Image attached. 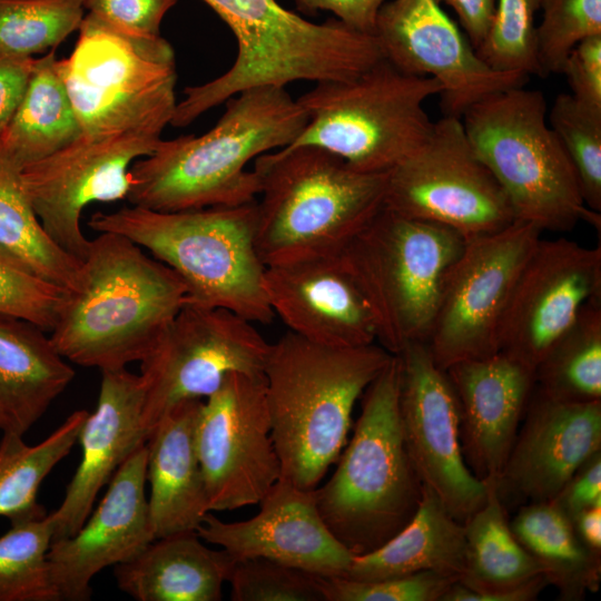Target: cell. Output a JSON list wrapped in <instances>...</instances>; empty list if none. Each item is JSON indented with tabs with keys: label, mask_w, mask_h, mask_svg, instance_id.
I'll use <instances>...</instances> for the list:
<instances>
[{
	"label": "cell",
	"mask_w": 601,
	"mask_h": 601,
	"mask_svg": "<svg viewBox=\"0 0 601 601\" xmlns=\"http://www.w3.org/2000/svg\"><path fill=\"white\" fill-rule=\"evenodd\" d=\"M58 69L83 136L160 138L176 101V59L159 36L119 30L88 13Z\"/></svg>",
	"instance_id": "9c48e42d"
},
{
	"label": "cell",
	"mask_w": 601,
	"mask_h": 601,
	"mask_svg": "<svg viewBox=\"0 0 601 601\" xmlns=\"http://www.w3.org/2000/svg\"><path fill=\"white\" fill-rule=\"evenodd\" d=\"M510 526L522 546L540 563L563 601L582 600L601 580V554L579 539L572 522L551 502L520 508Z\"/></svg>",
	"instance_id": "1f68e13d"
},
{
	"label": "cell",
	"mask_w": 601,
	"mask_h": 601,
	"mask_svg": "<svg viewBox=\"0 0 601 601\" xmlns=\"http://www.w3.org/2000/svg\"><path fill=\"white\" fill-rule=\"evenodd\" d=\"M395 356L398 414L411 462L422 483L464 523L484 504L487 484L464 461L455 392L425 342L411 343Z\"/></svg>",
	"instance_id": "2e32d148"
},
{
	"label": "cell",
	"mask_w": 601,
	"mask_h": 601,
	"mask_svg": "<svg viewBox=\"0 0 601 601\" xmlns=\"http://www.w3.org/2000/svg\"><path fill=\"white\" fill-rule=\"evenodd\" d=\"M550 502L570 521L582 510L601 505V451L589 457Z\"/></svg>",
	"instance_id": "bcb514c9"
},
{
	"label": "cell",
	"mask_w": 601,
	"mask_h": 601,
	"mask_svg": "<svg viewBox=\"0 0 601 601\" xmlns=\"http://www.w3.org/2000/svg\"><path fill=\"white\" fill-rule=\"evenodd\" d=\"M461 119L516 220L541 231H566L581 219L600 224L599 213L585 206L572 162L548 122L542 91L523 86L494 92Z\"/></svg>",
	"instance_id": "ba28073f"
},
{
	"label": "cell",
	"mask_w": 601,
	"mask_h": 601,
	"mask_svg": "<svg viewBox=\"0 0 601 601\" xmlns=\"http://www.w3.org/2000/svg\"><path fill=\"white\" fill-rule=\"evenodd\" d=\"M81 135L51 49L35 60L22 98L0 135V144L23 168L67 147Z\"/></svg>",
	"instance_id": "4dcf8cb0"
},
{
	"label": "cell",
	"mask_w": 601,
	"mask_h": 601,
	"mask_svg": "<svg viewBox=\"0 0 601 601\" xmlns=\"http://www.w3.org/2000/svg\"><path fill=\"white\" fill-rule=\"evenodd\" d=\"M387 0H296L297 8L307 12L325 10L349 28L374 36L376 19Z\"/></svg>",
	"instance_id": "7dc6e473"
},
{
	"label": "cell",
	"mask_w": 601,
	"mask_h": 601,
	"mask_svg": "<svg viewBox=\"0 0 601 601\" xmlns=\"http://www.w3.org/2000/svg\"><path fill=\"white\" fill-rule=\"evenodd\" d=\"M35 60L36 58L0 55V135L22 98Z\"/></svg>",
	"instance_id": "c3c4849f"
},
{
	"label": "cell",
	"mask_w": 601,
	"mask_h": 601,
	"mask_svg": "<svg viewBox=\"0 0 601 601\" xmlns=\"http://www.w3.org/2000/svg\"><path fill=\"white\" fill-rule=\"evenodd\" d=\"M457 14L465 36L476 50L492 23L496 0H440Z\"/></svg>",
	"instance_id": "681fc988"
},
{
	"label": "cell",
	"mask_w": 601,
	"mask_h": 601,
	"mask_svg": "<svg viewBox=\"0 0 601 601\" xmlns=\"http://www.w3.org/2000/svg\"><path fill=\"white\" fill-rule=\"evenodd\" d=\"M146 444L114 474L98 506L72 535L51 542L48 570L58 601H88L91 580L155 540L146 496Z\"/></svg>",
	"instance_id": "ffe728a7"
},
{
	"label": "cell",
	"mask_w": 601,
	"mask_h": 601,
	"mask_svg": "<svg viewBox=\"0 0 601 601\" xmlns=\"http://www.w3.org/2000/svg\"><path fill=\"white\" fill-rule=\"evenodd\" d=\"M341 254L266 266L268 304L289 332L313 343L339 348L373 344L374 316Z\"/></svg>",
	"instance_id": "603a6c76"
},
{
	"label": "cell",
	"mask_w": 601,
	"mask_h": 601,
	"mask_svg": "<svg viewBox=\"0 0 601 601\" xmlns=\"http://www.w3.org/2000/svg\"><path fill=\"white\" fill-rule=\"evenodd\" d=\"M540 0H496L489 31L475 50L482 61L500 72L540 77L535 16Z\"/></svg>",
	"instance_id": "f35d334b"
},
{
	"label": "cell",
	"mask_w": 601,
	"mask_h": 601,
	"mask_svg": "<svg viewBox=\"0 0 601 601\" xmlns=\"http://www.w3.org/2000/svg\"><path fill=\"white\" fill-rule=\"evenodd\" d=\"M21 171L0 144V249L37 276L72 292L78 286L82 262L46 233L28 198Z\"/></svg>",
	"instance_id": "d6a6232c"
},
{
	"label": "cell",
	"mask_w": 601,
	"mask_h": 601,
	"mask_svg": "<svg viewBox=\"0 0 601 601\" xmlns=\"http://www.w3.org/2000/svg\"><path fill=\"white\" fill-rule=\"evenodd\" d=\"M187 300L180 277L127 237L100 233L50 339L68 362L100 371L141 362Z\"/></svg>",
	"instance_id": "7a4b0ae2"
},
{
	"label": "cell",
	"mask_w": 601,
	"mask_h": 601,
	"mask_svg": "<svg viewBox=\"0 0 601 601\" xmlns=\"http://www.w3.org/2000/svg\"><path fill=\"white\" fill-rule=\"evenodd\" d=\"M523 416L495 480L505 509L552 501L574 472L601 451V400L566 402L535 388Z\"/></svg>",
	"instance_id": "44dd1931"
},
{
	"label": "cell",
	"mask_w": 601,
	"mask_h": 601,
	"mask_svg": "<svg viewBox=\"0 0 601 601\" xmlns=\"http://www.w3.org/2000/svg\"><path fill=\"white\" fill-rule=\"evenodd\" d=\"M361 397L352 439L331 477L314 490L326 526L354 555L397 534L414 516L423 490L403 439L395 355Z\"/></svg>",
	"instance_id": "52a82bcc"
},
{
	"label": "cell",
	"mask_w": 601,
	"mask_h": 601,
	"mask_svg": "<svg viewBox=\"0 0 601 601\" xmlns=\"http://www.w3.org/2000/svg\"><path fill=\"white\" fill-rule=\"evenodd\" d=\"M571 522L580 541L591 552L601 554V505L582 510Z\"/></svg>",
	"instance_id": "f907efd6"
},
{
	"label": "cell",
	"mask_w": 601,
	"mask_h": 601,
	"mask_svg": "<svg viewBox=\"0 0 601 601\" xmlns=\"http://www.w3.org/2000/svg\"><path fill=\"white\" fill-rule=\"evenodd\" d=\"M540 235L534 225L515 220L465 242L444 276L426 342L441 368L500 352L506 305Z\"/></svg>",
	"instance_id": "5bb4252c"
},
{
	"label": "cell",
	"mask_w": 601,
	"mask_h": 601,
	"mask_svg": "<svg viewBox=\"0 0 601 601\" xmlns=\"http://www.w3.org/2000/svg\"><path fill=\"white\" fill-rule=\"evenodd\" d=\"M89 412L77 410L40 443L29 445L23 436L2 434L0 440V516L10 524L47 515L38 491L47 475L78 442Z\"/></svg>",
	"instance_id": "836d02e7"
},
{
	"label": "cell",
	"mask_w": 601,
	"mask_h": 601,
	"mask_svg": "<svg viewBox=\"0 0 601 601\" xmlns=\"http://www.w3.org/2000/svg\"><path fill=\"white\" fill-rule=\"evenodd\" d=\"M254 240L266 266L341 254L385 206L386 173H363L313 145L255 159Z\"/></svg>",
	"instance_id": "277c9868"
},
{
	"label": "cell",
	"mask_w": 601,
	"mask_h": 601,
	"mask_svg": "<svg viewBox=\"0 0 601 601\" xmlns=\"http://www.w3.org/2000/svg\"><path fill=\"white\" fill-rule=\"evenodd\" d=\"M256 324L186 302L140 362L148 432L176 405L204 400L234 372L263 374L270 348Z\"/></svg>",
	"instance_id": "4fadbf2b"
},
{
	"label": "cell",
	"mask_w": 601,
	"mask_h": 601,
	"mask_svg": "<svg viewBox=\"0 0 601 601\" xmlns=\"http://www.w3.org/2000/svg\"><path fill=\"white\" fill-rule=\"evenodd\" d=\"M325 601H441L455 580L425 571L380 580H354L321 575Z\"/></svg>",
	"instance_id": "7bdbcfd3"
},
{
	"label": "cell",
	"mask_w": 601,
	"mask_h": 601,
	"mask_svg": "<svg viewBox=\"0 0 601 601\" xmlns=\"http://www.w3.org/2000/svg\"><path fill=\"white\" fill-rule=\"evenodd\" d=\"M536 26L540 77L561 73L571 50L583 39L601 35V0H540Z\"/></svg>",
	"instance_id": "ab89813d"
},
{
	"label": "cell",
	"mask_w": 601,
	"mask_h": 601,
	"mask_svg": "<svg viewBox=\"0 0 601 601\" xmlns=\"http://www.w3.org/2000/svg\"><path fill=\"white\" fill-rule=\"evenodd\" d=\"M374 38L383 58L414 76L436 79L443 116L462 118L485 97L523 87L530 76L486 66L440 0H391L381 8Z\"/></svg>",
	"instance_id": "ac0fdd59"
},
{
	"label": "cell",
	"mask_w": 601,
	"mask_h": 601,
	"mask_svg": "<svg viewBox=\"0 0 601 601\" xmlns=\"http://www.w3.org/2000/svg\"><path fill=\"white\" fill-rule=\"evenodd\" d=\"M561 73L579 102L601 110V35L580 41L566 57Z\"/></svg>",
	"instance_id": "f6af8a7d"
},
{
	"label": "cell",
	"mask_w": 601,
	"mask_h": 601,
	"mask_svg": "<svg viewBox=\"0 0 601 601\" xmlns=\"http://www.w3.org/2000/svg\"><path fill=\"white\" fill-rule=\"evenodd\" d=\"M225 102L224 114L204 135L161 139L152 154L132 164L127 196L132 206L179 211L257 199L259 180L247 164L290 145L307 116L285 87L275 85L245 89Z\"/></svg>",
	"instance_id": "6da1fadb"
},
{
	"label": "cell",
	"mask_w": 601,
	"mask_h": 601,
	"mask_svg": "<svg viewBox=\"0 0 601 601\" xmlns=\"http://www.w3.org/2000/svg\"><path fill=\"white\" fill-rule=\"evenodd\" d=\"M178 0H83L85 9L125 32L159 36L161 21Z\"/></svg>",
	"instance_id": "ee69618b"
},
{
	"label": "cell",
	"mask_w": 601,
	"mask_h": 601,
	"mask_svg": "<svg viewBox=\"0 0 601 601\" xmlns=\"http://www.w3.org/2000/svg\"><path fill=\"white\" fill-rule=\"evenodd\" d=\"M88 225L149 250L184 282L186 302L221 307L255 324L274 319L254 240L255 201L179 211L122 207L93 214Z\"/></svg>",
	"instance_id": "8992f818"
},
{
	"label": "cell",
	"mask_w": 601,
	"mask_h": 601,
	"mask_svg": "<svg viewBox=\"0 0 601 601\" xmlns=\"http://www.w3.org/2000/svg\"><path fill=\"white\" fill-rule=\"evenodd\" d=\"M234 563L187 531L152 540L114 574L119 590L137 601H219Z\"/></svg>",
	"instance_id": "f1b7e54d"
},
{
	"label": "cell",
	"mask_w": 601,
	"mask_h": 601,
	"mask_svg": "<svg viewBox=\"0 0 601 601\" xmlns=\"http://www.w3.org/2000/svg\"><path fill=\"white\" fill-rule=\"evenodd\" d=\"M75 370L38 325L0 313V431L23 436L68 387Z\"/></svg>",
	"instance_id": "83f0119b"
},
{
	"label": "cell",
	"mask_w": 601,
	"mask_h": 601,
	"mask_svg": "<svg viewBox=\"0 0 601 601\" xmlns=\"http://www.w3.org/2000/svg\"><path fill=\"white\" fill-rule=\"evenodd\" d=\"M52 534L47 514L0 536V601H58L47 562Z\"/></svg>",
	"instance_id": "8d00e7d4"
},
{
	"label": "cell",
	"mask_w": 601,
	"mask_h": 601,
	"mask_svg": "<svg viewBox=\"0 0 601 601\" xmlns=\"http://www.w3.org/2000/svg\"><path fill=\"white\" fill-rule=\"evenodd\" d=\"M195 444L209 512L262 501L280 479L264 374L230 373L203 400Z\"/></svg>",
	"instance_id": "9a60e30c"
},
{
	"label": "cell",
	"mask_w": 601,
	"mask_h": 601,
	"mask_svg": "<svg viewBox=\"0 0 601 601\" xmlns=\"http://www.w3.org/2000/svg\"><path fill=\"white\" fill-rule=\"evenodd\" d=\"M67 294L0 249V313L27 319L50 333Z\"/></svg>",
	"instance_id": "b9f144b4"
},
{
	"label": "cell",
	"mask_w": 601,
	"mask_h": 601,
	"mask_svg": "<svg viewBox=\"0 0 601 601\" xmlns=\"http://www.w3.org/2000/svg\"><path fill=\"white\" fill-rule=\"evenodd\" d=\"M464 565V524L423 484L421 502L411 521L382 546L354 555L342 577L371 581L431 571L459 581Z\"/></svg>",
	"instance_id": "f546056e"
},
{
	"label": "cell",
	"mask_w": 601,
	"mask_h": 601,
	"mask_svg": "<svg viewBox=\"0 0 601 601\" xmlns=\"http://www.w3.org/2000/svg\"><path fill=\"white\" fill-rule=\"evenodd\" d=\"M496 479L484 504L464 522L465 565L441 601H533L549 585L540 563L515 538Z\"/></svg>",
	"instance_id": "484cf974"
},
{
	"label": "cell",
	"mask_w": 601,
	"mask_h": 601,
	"mask_svg": "<svg viewBox=\"0 0 601 601\" xmlns=\"http://www.w3.org/2000/svg\"><path fill=\"white\" fill-rule=\"evenodd\" d=\"M601 298V248L539 239L523 265L500 328V352L535 371L581 308Z\"/></svg>",
	"instance_id": "d6986e66"
},
{
	"label": "cell",
	"mask_w": 601,
	"mask_h": 601,
	"mask_svg": "<svg viewBox=\"0 0 601 601\" xmlns=\"http://www.w3.org/2000/svg\"><path fill=\"white\" fill-rule=\"evenodd\" d=\"M233 31L237 56L221 76L187 87L170 125L185 127L236 93L296 80L347 79L383 59L374 36L336 18L311 22L276 0H203Z\"/></svg>",
	"instance_id": "5b68a950"
},
{
	"label": "cell",
	"mask_w": 601,
	"mask_h": 601,
	"mask_svg": "<svg viewBox=\"0 0 601 601\" xmlns=\"http://www.w3.org/2000/svg\"><path fill=\"white\" fill-rule=\"evenodd\" d=\"M441 91L436 79L384 58L355 77L318 81L296 99L307 124L287 147L318 146L358 171L386 173L427 138L424 102Z\"/></svg>",
	"instance_id": "30bf717a"
},
{
	"label": "cell",
	"mask_w": 601,
	"mask_h": 601,
	"mask_svg": "<svg viewBox=\"0 0 601 601\" xmlns=\"http://www.w3.org/2000/svg\"><path fill=\"white\" fill-rule=\"evenodd\" d=\"M465 242L449 227L384 206L344 248L342 259L374 316L376 341L388 353L427 342L444 276Z\"/></svg>",
	"instance_id": "8fae6325"
},
{
	"label": "cell",
	"mask_w": 601,
	"mask_h": 601,
	"mask_svg": "<svg viewBox=\"0 0 601 601\" xmlns=\"http://www.w3.org/2000/svg\"><path fill=\"white\" fill-rule=\"evenodd\" d=\"M601 298L588 302L535 368V385L566 402L601 400Z\"/></svg>",
	"instance_id": "e575fe53"
},
{
	"label": "cell",
	"mask_w": 601,
	"mask_h": 601,
	"mask_svg": "<svg viewBox=\"0 0 601 601\" xmlns=\"http://www.w3.org/2000/svg\"><path fill=\"white\" fill-rule=\"evenodd\" d=\"M385 207L449 227L465 240L516 220L504 190L475 154L462 119L452 116L433 122L424 142L387 171Z\"/></svg>",
	"instance_id": "7c38bea8"
},
{
	"label": "cell",
	"mask_w": 601,
	"mask_h": 601,
	"mask_svg": "<svg viewBox=\"0 0 601 601\" xmlns=\"http://www.w3.org/2000/svg\"><path fill=\"white\" fill-rule=\"evenodd\" d=\"M83 18V0H0V55L33 58L55 49Z\"/></svg>",
	"instance_id": "d590c367"
},
{
	"label": "cell",
	"mask_w": 601,
	"mask_h": 601,
	"mask_svg": "<svg viewBox=\"0 0 601 601\" xmlns=\"http://www.w3.org/2000/svg\"><path fill=\"white\" fill-rule=\"evenodd\" d=\"M161 138L140 134L87 137L22 168V183L43 229L63 250L86 258L90 239L80 226L92 203L127 199L130 168L152 154Z\"/></svg>",
	"instance_id": "e0dca14e"
},
{
	"label": "cell",
	"mask_w": 601,
	"mask_h": 601,
	"mask_svg": "<svg viewBox=\"0 0 601 601\" xmlns=\"http://www.w3.org/2000/svg\"><path fill=\"white\" fill-rule=\"evenodd\" d=\"M391 357L374 343L329 347L289 331L270 344L263 374L282 480L318 486L346 445L356 401Z\"/></svg>",
	"instance_id": "3957f363"
},
{
	"label": "cell",
	"mask_w": 601,
	"mask_h": 601,
	"mask_svg": "<svg viewBox=\"0 0 601 601\" xmlns=\"http://www.w3.org/2000/svg\"><path fill=\"white\" fill-rule=\"evenodd\" d=\"M144 383L126 368L101 371L97 407L78 435L80 463L59 508L48 514L52 541L75 534L90 515L100 490L148 439L142 421Z\"/></svg>",
	"instance_id": "d4e9b609"
},
{
	"label": "cell",
	"mask_w": 601,
	"mask_h": 601,
	"mask_svg": "<svg viewBox=\"0 0 601 601\" xmlns=\"http://www.w3.org/2000/svg\"><path fill=\"white\" fill-rule=\"evenodd\" d=\"M460 412V443L481 481L497 479L535 387V371L497 352L445 370Z\"/></svg>",
	"instance_id": "cb8c5ba5"
},
{
	"label": "cell",
	"mask_w": 601,
	"mask_h": 601,
	"mask_svg": "<svg viewBox=\"0 0 601 601\" xmlns=\"http://www.w3.org/2000/svg\"><path fill=\"white\" fill-rule=\"evenodd\" d=\"M321 575L265 558L235 560L233 601H325Z\"/></svg>",
	"instance_id": "60d3db41"
},
{
	"label": "cell",
	"mask_w": 601,
	"mask_h": 601,
	"mask_svg": "<svg viewBox=\"0 0 601 601\" xmlns=\"http://www.w3.org/2000/svg\"><path fill=\"white\" fill-rule=\"evenodd\" d=\"M548 122L566 151L578 176L585 206L601 211V110L559 93Z\"/></svg>",
	"instance_id": "74e56055"
},
{
	"label": "cell",
	"mask_w": 601,
	"mask_h": 601,
	"mask_svg": "<svg viewBox=\"0 0 601 601\" xmlns=\"http://www.w3.org/2000/svg\"><path fill=\"white\" fill-rule=\"evenodd\" d=\"M258 504L256 515L238 522L209 512L196 532L235 560L265 558L325 577L346 573L354 554L326 526L314 490L279 479Z\"/></svg>",
	"instance_id": "7402d4cb"
},
{
	"label": "cell",
	"mask_w": 601,
	"mask_h": 601,
	"mask_svg": "<svg viewBox=\"0 0 601 601\" xmlns=\"http://www.w3.org/2000/svg\"><path fill=\"white\" fill-rule=\"evenodd\" d=\"M201 402L195 398L179 403L148 435L146 479L155 539L196 531L209 513L195 444Z\"/></svg>",
	"instance_id": "4316f807"
}]
</instances>
